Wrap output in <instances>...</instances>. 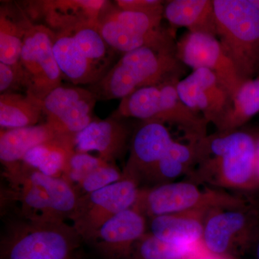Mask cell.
<instances>
[{
    "instance_id": "cell-1",
    "label": "cell",
    "mask_w": 259,
    "mask_h": 259,
    "mask_svg": "<svg viewBox=\"0 0 259 259\" xmlns=\"http://www.w3.org/2000/svg\"><path fill=\"white\" fill-rule=\"evenodd\" d=\"M253 133L237 131L207 135L195 144V161L187 181L222 190L253 192Z\"/></svg>"
},
{
    "instance_id": "cell-2",
    "label": "cell",
    "mask_w": 259,
    "mask_h": 259,
    "mask_svg": "<svg viewBox=\"0 0 259 259\" xmlns=\"http://www.w3.org/2000/svg\"><path fill=\"white\" fill-rule=\"evenodd\" d=\"M83 239L65 221L7 217L0 259H79Z\"/></svg>"
},
{
    "instance_id": "cell-3",
    "label": "cell",
    "mask_w": 259,
    "mask_h": 259,
    "mask_svg": "<svg viewBox=\"0 0 259 259\" xmlns=\"http://www.w3.org/2000/svg\"><path fill=\"white\" fill-rule=\"evenodd\" d=\"M185 66L175 54L140 48L121 55L109 72L88 89L97 101L122 100L139 89L180 80Z\"/></svg>"
},
{
    "instance_id": "cell-4",
    "label": "cell",
    "mask_w": 259,
    "mask_h": 259,
    "mask_svg": "<svg viewBox=\"0 0 259 259\" xmlns=\"http://www.w3.org/2000/svg\"><path fill=\"white\" fill-rule=\"evenodd\" d=\"M54 53L63 77L74 85L98 82L115 64L117 53L105 42L97 25L54 33Z\"/></svg>"
},
{
    "instance_id": "cell-5",
    "label": "cell",
    "mask_w": 259,
    "mask_h": 259,
    "mask_svg": "<svg viewBox=\"0 0 259 259\" xmlns=\"http://www.w3.org/2000/svg\"><path fill=\"white\" fill-rule=\"evenodd\" d=\"M217 37L242 81L259 71V10L250 0H213Z\"/></svg>"
},
{
    "instance_id": "cell-6",
    "label": "cell",
    "mask_w": 259,
    "mask_h": 259,
    "mask_svg": "<svg viewBox=\"0 0 259 259\" xmlns=\"http://www.w3.org/2000/svg\"><path fill=\"white\" fill-rule=\"evenodd\" d=\"M199 186L186 180L141 187L133 208L148 219L189 211L236 208L254 199L250 196L230 193L222 189L208 186L200 188Z\"/></svg>"
},
{
    "instance_id": "cell-7",
    "label": "cell",
    "mask_w": 259,
    "mask_h": 259,
    "mask_svg": "<svg viewBox=\"0 0 259 259\" xmlns=\"http://www.w3.org/2000/svg\"><path fill=\"white\" fill-rule=\"evenodd\" d=\"M163 17L117 8L107 1L99 16V31L105 42L122 55L143 47L176 55V42L161 28Z\"/></svg>"
},
{
    "instance_id": "cell-8",
    "label": "cell",
    "mask_w": 259,
    "mask_h": 259,
    "mask_svg": "<svg viewBox=\"0 0 259 259\" xmlns=\"http://www.w3.org/2000/svg\"><path fill=\"white\" fill-rule=\"evenodd\" d=\"M258 235L259 204L253 199L242 207L209 211L202 243L216 256L236 259L253 248Z\"/></svg>"
},
{
    "instance_id": "cell-9",
    "label": "cell",
    "mask_w": 259,
    "mask_h": 259,
    "mask_svg": "<svg viewBox=\"0 0 259 259\" xmlns=\"http://www.w3.org/2000/svg\"><path fill=\"white\" fill-rule=\"evenodd\" d=\"M140 189L136 181L123 177L116 183L79 197L70 221L83 241L88 243L102 225L134 207Z\"/></svg>"
},
{
    "instance_id": "cell-10",
    "label": "cell",
    "mask_w": 259,
    "mask_h": 259,
    "mask_svg": "<svg viewBox=\"0 0 259 259\" xmlns=\"http://www.w3.org/2000/svg\"><path fill=\"white\" fill-rule=\"evenodd\" d=\"M54 35L46 27L32 25L25 37L20 56L25 93L41 101L62 85V74L54 53Z\"/></svg>"
},
{
    "instance_id": "cell-11",
    "label": "cell",
    "mask_w": 259,
    "mask_h": 259,
    "mask_svg": "<svg viewBox=\"0 0 259 259\" xmlns=\"http://www.w3.org/2000/svg\"><path fill=\"white\" fill-rule=\"evenodd\" d=\"M97 102L88 89L61 85L42 101L46 122L58 136L75 141L76 136L95 120Z\"/></svg>"
},
{
    "instance_id": "cell-12",
    "label": "cell",
    "mask_w": 259,
    "mask_h": 259,
    "mask_svg": "<svg viewBox=\"0 0 259 259\" xmlns=\"http://www.w3.org/2000/svg\"><path fill=\"white\" fill-rule=\"evenodd\" d=\"M176 56L182 64L192 70L205 69L212 71L231 100L243 82L214 35L186 32L176 42Z\"/></svg>"
},
{
    "instance_id": "cell-13",
    "label": "cell",
    "mask_w": 259,
    "mask_h": 259,
    "mask_svg": "<svg viewBox=\"0 0 259 259\" xmlns=\"http://www.w3.org/2000/svg\"><path fill=\"white\" fill-rule=\"evenodd\" d=\"M105 0H30L19 2L34 25L58 33L83 25H97Z\"/></svg>"
},
{
    "instance_id": "cell-14",
    "label": "cell",
    "mask_w": 259,
    "mask_h": 259,
    "mask_svg": "<svg viewBox=\"0 0 259 259\" xmlns=\"http://www.w3.org/2000/svg\"><path fill=\"white\" fill-rule=\"evenodd\" d=\"M174 141L165 124L141 122L133 134L123 177L144 187Z\"/></svg>"
},
{
    "instance_id": "cell-15",
    "label": "cell",
    "mask_w": 259,
    "mask_h": 259,
    "mask_svg": "<svg viewBox=\"0 0 259 259\" xmlns=\"http://www.w3.org/2000/svg\"><path fill=\"white\" fill-rule=\"evenodd\" d=\"M182 102L199 112L219 128L231 105V97L212 71L205 69L193 70L188 76L177 83Z\"/></svg>"
},
{
    "instance_id": "cell-16",
    "label": "cell",
    "mask_w": 259,
    "mask_h": 259,
    "mask_svg": "<svg viewBox=\"0 0 259 259\" xmlns=\"http://www.w3.org/2000/svg\"><path fill=\"white\" fill-rule=\"evenodd\" d=\"M148 232V219L136 209L116 214L88 242L105 259H130L135 244Z\"/></svg>"
},
{
    "instance_id": "cell-17",
    "label": "cell",
    "mask_w": 259,
    "mask_h": 259,
    "mask_svg": "<svg viewBox=\"0 0 259 259\" xmlns=\"http://www.w3.org/2000/svg\"><path fill=\"white\" fill-rule=\"evenodd\" d=\"M134 131L126 119L110 116L95 119L75 139V151H96L104 161L115 163L129 150Z\"/></svg>"
},
{
    "instance_id": "cell-18",
    "label": "cell",
    "mask_w": 259,
    "mask_h": 259,
    "mask_svg": "<svg viewBox=\"0 0 259 259\" xmlns=\"http://www.w3.org/2000/svg\"><path fill=\"white\" fill-rule=\"evenodd\" d=\"M173 80L161 84V104L157 122L177 126L189 143H197L207 136L208 121L202 114L186 105L179 96Z\"/></svg>"
},
{
    "instance_id": "cell-19",
    "label": "cell",
    "mask_w": 259,
    "mask_h": 259,
    "mask_svg": "<svg viewBox=\"0 0 259 259\" xmlns=\"http://www.w3.org/2000/svg\"><path fill=\"white\" fill-rule=\"evenodd\" d=\"M208 212L193 210L148 218V232L174 244H197L202 241L204 220Z\"/></svg>"
},
{
    "instance_id": "cell-20",
    "label": "cell",
    "mask_w": 259,
    "mask_h": 259,
    "mask_svg": "<svg viewBox=\"0 0 259 259\" xmlns=\"http://www.w3.org/2000/svg\"><path fill=\"white\" fill-rule=\"evenodd\" d=\"M34 24L17 2H2L0 6V62L20 69L25 37Z\"/></svg>"
},
{
    "instance_id": "cell-21",
    "label": "cell",
    "mask_w": 259,
    "mask_h": 259,
    "mask_svg": "<svg viewBox=\"0 0 259 259\" xmlns=\"http://www.w3.org/2000/svg\"><path fill=\"white\" fill-rule=\"evenodd\" d=\"M163 18L175 27L191 32L217 37V20L213 0H171L165 2Z\"/></svg>"
},
{
    "instance_id": "cell-22",
    "label": "cell",
    "mask_w": 259,
    "mask_h": 259,
    "mask_svg": "<svg viewBox=\"0 0 259 259\" xmlns=\"http://www.w3.org/2000/svg\"><path fill=\"white\" fill-rule=\"evenodd\" d=\"M61 138L63 137L58 136L47 122L21 128L1 129L0 161L2 165L4 167L20 163L32 148Z\"/></svg>"
},
{
    "instance_id": "cell-23",
    "label": "cell",
    "mask_w": 259,
    "mask_h": 259,
    "mask_svg": "<svg viewBox=\"0 0 259 259\" xmlns=\"http://www.w3.org/2000/svg\"><path fill=\"white\" fill-rule=\"evenodd\" d=\"M17 165L25 177L44 189L58 218L65 222L71 221L79 200L74 187L62 177L48 176L23 162Z\"/></svg>"
},
{
    "instance_id": "cell-24",
    "label": "cell",
    "mask_w": 259,
    "mask_h": 259,
    "mask_svg": "<svg viewBox=\"0 0 259 259\" xmlns=\"http://www.w3.org/2000/svg\"><path fill=\"white\" fill-rule=\"evenodd\" d=\"M42 115V101L30 94H0L1 129L38 125Z\"/></svg>"
},
{
    "instance_id": "cell-25",
    "label": "cell",
    "mask_w": 259,
    "mask_h": 259,
    "mask_svg": "<svg viewBox=\"0 0 259 259\" xmlns=\"http://www.w3.org/2000/svg\"><path fill=\"white\" fill-rule=\"evenodd\" d=\"M74 151L75 141L61 138L32 148L22 162L48 176L62 177Z\"/></svg>"
},
{
    "instance_id": "cell-26",
    "label": "cell",
    "mask_w": 259,
    "mask_h": 259,
    "mask_svg": "<svg viewBox=\"0 0 259 259\" xmlns=\"http://www.w3.org/2000/svg\"><path fill=\"white\" fill-rule=\"evenodd\" d=\"M195 144H184L174 141L144 187L165 185L177 182L181 177H188L195 161Z\"/></svg>"
},
{
    "instance_id": "cell-27",
    "label": "cell",
    "mask_w": 259,
    "mask_h": 259,
    "mask_svg": "<svg viewBox=\"0 0 259 259\" xmlns=\"http://www.w3.org/2000/svg\"><path fill=\"white\" fill-rule=\"evenodd\" d=\"M259 112V76L243 81L216 132L239 130Z\"/></svg>"
},
{
    "instance_id": "cell-28",
    "label": "cell",
    "mask_w": 259,
    "mask_h": 259,
    "mask_svg": "<svg viewBox=\"0 0 259 259\" xmlns=\"http://www.w3.org/2000/svg\"><path fill=\"white\" fill-rule=\"evenodd\" d=\"M195 245L174 244L147 232L135 244L130 259H189Z\"/></svg>"
},
{
    "instance_id": "cell-29",
    "label": "cell",
    "mask_w": 259,
    "mask_h": 259,
    "mask_svg": "<svg viewBox=\"0 0 259 259\" xmlns=\"http://www.w3.org/2000/svg\"><path fill=\"white\" fill-rule=\"evenodd\" d=\"M122 179V171L119 169L115 163L105 162L94 170L81 183L74 188L79 198L85 194L92 193L116 183Z\"/></svg>"
},
{
    "instance_id": "cell-30",
    "label": "cell",
    "mask_w": 259,
    "mask_h": 259,
    "mask_svg": "<svg viewBox=\"0 0 259 259\" xmlns=\"http://www.w3.org/2000/svg\"><path fill=\"white\" fill-rule=\"evenodd\" d=\"M105 162L107 161H104L99 156H93L89 153L75 151L69 158L62 178L75 187Z\"/></svg>"
},
{
    "instance_id": "cell-31",
    "label": "cell",
    "mask_w": 259,
    "mask_h": 259,
    "mask_svg": "<svg viewBox=\"0 0 259 259\" xmlns=\"http://www.w3.org/2000/svg\"><path fill=\"white\" fill-rule=\"evenodd\" d=\"M25 89V77L23 70L15 69L9 65L0 62V93H15Z\"/></svg>"
},
{
    "instance_id": "cell-32",
    "label": "cell",
    "mask_w": 259,
    "mask_h": 259,
    "mask_svg": "<svg viewBox=\"0 0 259 259\" xmlns=\"http://www.w3.org/2000/svg\"><path fill=\"white\" fill-rule=\"evenodd\" d=\"M112 3L120 9L163 17L164 1H160V0H116Z\"/></svg>"
},
{
    "instance_id": "cell-33",
    "label": "cell",
    "mask_w": 259,
    "mask_h": 259,
    "mask_svg": "<svg viewBox=\"0 0 259 259\" xmlns=\"http://www.w3.org/2000/svg\"><path fill=\"white\" fill-rule=\"evenodd\" d=\"M255 138L254 176L256 190L259 189V132H253Z\"/></svg>"
},
{
    "instance_id": "cell-34",
    "label": "cell",
    "mask_w": 259,
    "mask_h": 259,
    "mask_svg": "<svg viewBox=\"0 0 259 259\" xmlns=\"http://www.w3.org/2000/svg\"><path fill=\"white\" fill-rule=\"evenodd\" d=\"M253 248L254 249L255 259H259V235L257 237L254 244L253 245Z\"/></svg>"
},
{
    "instance_id": "cell-35",
    "label": "cell",
    "mask_w": 259,
    "mask_h": 259,
    "mask_svg": "<svg viewBox=\"0 0 259 259\" xmlns=\"http://www.w3.org/2000/svg\"><path fill=\"white\" fill-rule=\"evenodd\" d=\"M250 3H252L255 8H258L259 10V0H250Z\"/></svg>"
}]
</instances>
